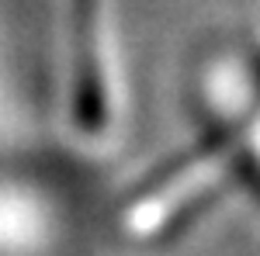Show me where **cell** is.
<instances>
[{
	"mask_svg": "<svg viewBox=\"0 0 260 256\" xmlns=\"http://www.w3.org/2000/svg\"><path fill=\"white\" fill-rule=\"evenodd\" d=\"M73 115H77V125L90 135L101 132L108 118L94 0H77L73 7Z\"/></svg>",
	"mask_w": 260,
	"mask_h": 256,
	"instance_id": "cell-1",
	"label": "cell"
}]
</instances>
